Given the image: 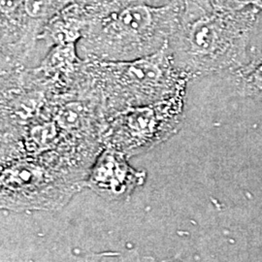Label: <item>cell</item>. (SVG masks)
Listing matches in <instances>:
<instances>
[{"label":"cell","mask_w":262,"mask_h":262,"mask_svg":"<svg viewBox=\"0 0 262 262\" xmlns=\"http://www.w3.org/2000/svg\"><path fill=\"white\" fill-rule=\"evenodd\" d=\"M91 88L107 120L127 109L156 103L184 91L189 78L179 70L167 44L130 61H89Z\"/></svg>","instance_id":"3957f363"},{"label":"cell","mask_w":262,"mask_h":262,"mask_svg":"<svg viewBox=\"0 0 262 262\" xmlns=\"http://www.w3.org/2000/svg\"><path fill=\"white\" fill-rule=\"evenodd\" d=\"M258 12L255 6L229 11L209 0H183L167 43L175 66L189 78L232 66L243 54Z\"/></svg>","instance_id":"7a4b0ae2"},{"label":"cell","mask_w":262,"mask_h":262,"mask_svg":"<svg viewBox=\"0 0 262 262\" xmlns=\"http://www.w3.org/2000/svg\"><path fill=\"white\" fill-rule=\"evenodd\" d=\"M127 159L118 150L104 148L90 170L85 187L107 200L128 199L145 183L146 173L132 168Z\"/></svg>","instance_id":"52a82bcc"},{"label":"cell","mask_w":262,"mask_h":262,"mask_svg":"<svg viewBox=\"0 0 262 262\" xmlns=\"http://www.w3.org/2000/svg\"><path fill=\"white\" fill-rule=\"evenodd\" d=\"M183 0L154 7L140 0L101 3L77 42L89 61H130L150 56L168 43L178 24Z\"/></svg>","instance_id":"6da1fadb"},{"label":"cell","mask_w":262,"mask_h":262,"mask_svg":"<svg viewBox=\"0 0 262 262\" xmlns=\"http://www.w3.org/2000/svg\"><path fill=\"white\" fill-rule=\"evenodd\" d=\"M241 78L246 90L262 96V55L244 68Z\"/></svg>","instance_id":"9c48e42d"},{"label":"cell","mask_w":262,"mask_h":262,"mask_svg":"<svg viewBox=\"0 0 262 262\" xmlns=\"http://www.w3.org/2000/svg\"><path fill=\"white\" fill-rule=\"evenodd\" d=\"M215 7L229 11H239L254 6L255 0H209Z\"/></svg>","instance_id":"30bf717a"},{"label":"cell","mask_w":262,"mask_h":262,"mask_svg":"<svg viewBox=\"0 0 262 262\" xmlns=\"http://www.w3.org/2000/svg\"><path fill=\"white\" fill-rule=\"evenodd\" d=\"M142 2L150 5V6H154V7H160V6H164L167 5L170 2L174 1V0H140Z\"/></svg>","instance_id":"8fae6325"},{"label":"cell","mask_w":262,"mask_h":262,"mask_svg":"<svg viewBox=\"0 0 262 262\" xmlns=\"http://www.w3.org/2000/svg\"><path fill=\"white\" fill-rule=\"evenodd\" d=\"M93 4L91 0H25V13L28 30L41 48L49 53L42 35L50 21L72 4Z\"/></svg>","instance_id":"ba28073f"},{"label":"cell","mask_w":262,"mask_h":262,"mask_svg":"<svg viewBox=\"0 0 262 262\" xmlns=\"http://www.w3.org/2000/svg\"><path fill=\"white\" fill-rule=\"evenodd\" d=\"M254 6H255L257 9L262 10V0H255Z\"/></svg>","instance_id":"7c38bea8"},{"label":"cell","mask_w":262,"mask_h":262,"mask_svg":"<svg viewBox=\"0 0 262 262\" xmlns=\"http://www.w3.org/2000/svg\"><path fill=\"white\" fill-rule=\"evenodd\" d=\"M86 178L39 158L2 161L1 204L14 211L59 209L85 187Z\"/></svg>","instance_id":"277c9868"},{"label":"cell","mask_w":262,"mask_h":262,"mask_svg":"<svg viewBox=\"0 0 262 262\" xmlns=\"http://www.w3.org/2000/svg\"><path fill=\"white\" fill-rule=\"evenodd\" d=\"M93 4H98V3H105V2H110L113 0H91Z\"/></svg>","instance_id":"4fadbf2b"},{"label":"cell","mask_w":262,"mask_h":262,"mask_svg":"<svg viewBox=\"0 0 262 262\" xmlns=\"http://www.w3.org/2000/svg\"><path fill=\"white\" fill-rule=\"evenodd\" d=\"M182 94L183 92L108 118L103 133L104 148L118 150L129 159L168 138L178 123Z\"/></svg>","instance_id":"5b68a950"},{"label":"cell","mask_w":262,"mask_h":262,"mask_svg":"<svg viewBox=\"0 0 262 262\" xmlns=\"http://www.w3.org/2000/svg\"><path fill=\"white\" fill-rule=\"evenodd\" d=\"M1 72L39 66L46 52L28 30L25 0H0Z\"/></svg>","instance_id":"8992f818"}]
</instances>
